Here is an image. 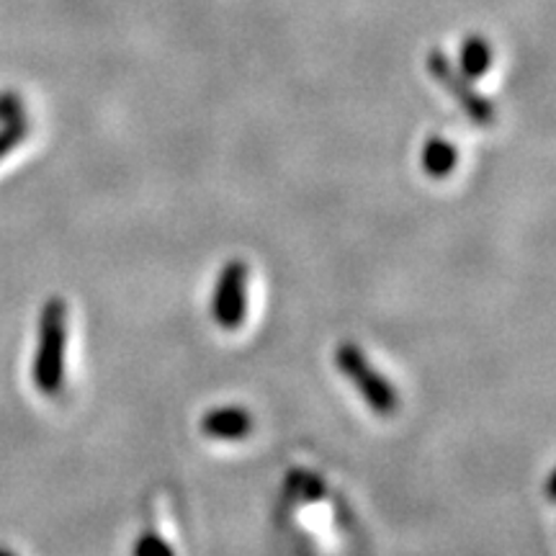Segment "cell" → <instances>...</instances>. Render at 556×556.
<instances>
[{
  "label": "cell",
  "mask_w": 556,
  "mask_h": 556,
  "mask_svg": "<svg viewBox=\"0 0 556 556\" xmlns=\"http://www.w3.org/2000/svg\"><path fill=\"white\" fill-rule=\"evenodd\" d=\"M336 364L340 368V374L358 389L361 400H364L374 413L381 417L397 413V389H394V384H389L377 368L368 364L364 351H361L356 343H340L336 351Z\"/></svg>",
  "instance_id": "obj_2"
},
{
  "label": "cell",
  "mask_w": 556,
  "mask_h": 556,
  "mask_svg": "<svg viewBox=\"0 0 556 556\" xmlns=\"http://www.w3.org/2000/svg\"><path fill=\"white\" fill-rule=\"evenodd\" d=\"M199 430L214 441H242L253 430V415L238 405L214 407L201 417Z\"/></svg>",
  "instance_id": "obj_5"
},
{
  "label": "cell",
  "mask_w": 556,
  "mask_h": 556,
  "mask_svg": "<svg viewBox=\"0 0 556 556\" xmlns=\"http://www.w3.org/2000/svg\"><path fill=\"white\" fill-rule=\"evenodd\" d=\"M456 163H458V150L448 142V139L443 137L426 139V144H422V152H420V165L428 178H435V180L448 178L451 173L456 170Z\"/></svg>",
  "instance_id": "obj_6"
},
{
  "label": "cell",
  "mask_w": 556,
  "mask_h": 556,
  "mask_svg": "<svg viewBox=\"0 0 556 556\" xmlns=\"http://www.w3.org/2000/svg\"><path fill=\"white\" fill-rule=\"evenodd\" d=\"M24 111V101L18 99V93H13V90H3L0 93V124L9 122L11 116H16Z\"/></svg>",
  "instance_id": "obj_10"
},
{
  "label": "cell",
  "mask_w": 556,
  "mask_h": 556,
  "mask_svg": "<svg viewBox=\"0 0 556 556\" xmlns=\"http://www.w3.org/2000/svg\"><path fill=\"white\" fill-rule=\"evenodd\" d=\"M135 556H176L168 541L157 533H142L135 544Z\"/></svg>",
  "instance_id": "obj_9"
},
{
  "label": "cell",
  "mask_w": 556,
  "mask_h": 556,
  "mask_svg": "<svg viewBox=\"0 0 556 556\" xmlns=\"http://www.w3.org/2000/svg\"><path fill=\"white\" fill-rule=\"evenodd\" d=\"M426 67L430 78L446 90L451 99L462 106L464 114H467L477 127H490V124L497 119V111L492 106V101L484 99V96L471 86L467 75H462V70H456L454 62H451L441 50L428 52Z\"/></svg>",
  "instance_id": "obj_3"
},
{
  "label": "cell",
  "mask_w": 556,
  "mask_h": 556,
  "mask_svg": "<svg viewBox=\"0 0 556 556\" xmlns=\"http://www.w3.org/2000/svg\"><path fill=\"white\" fill-rule=\"evenodd\" d=\"M0 556H16V554H13L11 548H3V546H0Z\"/></svg>",
  "instance_id": "obj_11"
},
{
  "label": "cell",
  "mask_w": 556,
  "mask_h": 556,
  "mask_svg": "<svg viewBox=\"0 0 556 556\" xmlns=\"http://www.w3.org/2000/svg\"><path fill=\"white\" fill-rule=\"evenodd\" d=\"M490 65L492 50L486 45V39L479 37V34H471V37L464 39L462 54H458V70H462V75H467L469 80H477L490 70Z\"/></svg>",
  "instance_id": "obj_7"
},
{
  "label": "cell",
  "mask_w": 556,
  "mask_h": 556,
  "mask_svg": "<svg viewBox=\"0 0 556 556\" xmlns=\"http://www.w3.org/2000/svg\"><path fill=\"white\" fill-rule=\"evenodd\" d=\"M26 135H29V119L24 116V111L11 116L9 122L0 124V160L9 157L11 152L24 142Z\"/></svg>",
  "instance_id": "obj_8"
},
{
  "label": "cell",
  "mask_w": 556,
  "mask_h": 556,
  "mask_svg": "<svg viewBox=\"0 0 556 556\" xmlns=\"http://www.w3.org/2000/svg\"><path fill=\"white\" fill-rule=\"evenodd\" d=\"M248 315V266L229 261L222 266L212 299V317L222 330H238Z\"/></svg>",
  "instance_id": "obj_4"
},
{
  "label": "cell",
  "mask_w": 556,
  "mask_h": 556,
  "mask_svg": "<svg viewBox=\"0 0 556 556\" xmlns=\"http://www.w3.org/2000/svg\"><path fill=\"white\" fill-rule=\"evenodd\" d=\"M67 361V304L52 296L39 312L37 351H34L31 379L45 397H54L65 387Z\"/></svg>",
  "instance_id": "obj_1"
}]
</instances>
